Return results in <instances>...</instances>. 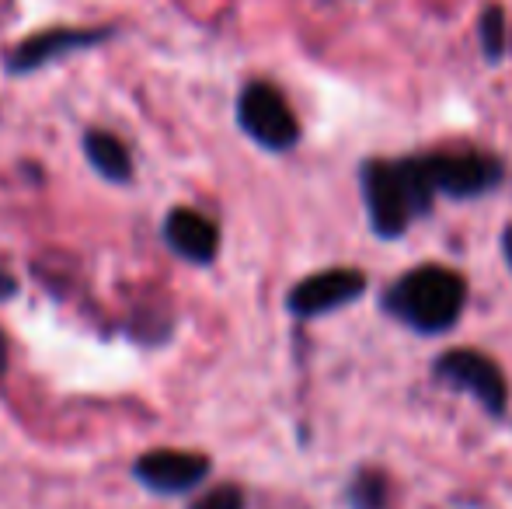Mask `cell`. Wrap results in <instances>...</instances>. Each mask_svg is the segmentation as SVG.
I'll return each mask as SVG.
<instances>
[{
	"instance_id": "obj_1",
	"label": "cell",
	"mask_w": 512,
	"mask_h": 509,
	"mask_svg": "<svg viewBox=\"0 0 512 509\" xmlns=\"http://www.w3.org/2000/svg\"><path fill=\"white\" fill-rule=\"evenodd\" d=\"M359 199L373 238L401 241L439 203L425 150L359 161Z\"/></svg>"
},
{
	"instance_id": "obj_2",
	"label": "cell",
	"mask_w": 512,
	"mask_h": 509,
	"mask_svg": "<svg viewBox=\"0 0 512 509\" xmlns=\"http://www.w3.org/2000/svg\"><path fill=\"white\" fill-rule=\"evenodd\" d=\"M467 300H471V286L464 272L425 262L394 276L380 290V311L418 339H436L460 325Z\"/></svg>"
},
{
	"instance_id": "obj_3",
	"label": "cell",
	"mask_w": 512,
	"mask_h": 509,
	"mask_svg": "<svg viewBox=\"0 0 512 509\" xmlns=\"http://www.w3.org/2000/svg\"><path fill=\"white\" fill-rule=\"evenodd\" d=\"M432 381H439L450 391H460L488 415V419H506L512 405L509 377L488 353L471 346H453L432 360Z\"/></svg>"
},
{
	"instance_id": "obj_4",
	"label": "cell",
	"mask_w": 512,
	"mask_h": 509,
	"mask_svg": "<svg viewBox=\"0 0 512 509\" xmlns=\"http://www.w3.org/2000/svg\"><path fill=\"white\" fill-rule=\"evenodd\" d=\"M425 157H429L439 199H453V203H474V199L492 196L509 178L506 161L485 147H436L425 150Z\"/></svg>"
},
{
	"instance_id": "obj_5",
	"label": "cell",
	"mask_w": 512,
	"mask_h": 509,
	"mask_svg": "<svg viewBox=\"0 0 512 509\" xmlns=\"http://www.w3.org/2000/svg\"><path fill=\"white\" fill-rule=\"evenodd\" d=\"M234 116L241 133L269 154H286L300 143V119L286 95L269 81H248L237 95Z\"/></svg>"
},
{
	"instance_id": "obj_6",
	"label": "cell",
	"mask_w": 512,
	"mask_h": 509,
	"mask_svg": "<svg viewBox=\"0 0 512 509\" xmlns=\"http://www.w3.org/2000/svg\"><path fill=\"white\" fill-rule=\"evenodd\" d=\"M370 293V276L356 265H331L297 279L286 293V311L297 321H317L359 304Z\"/></svg>"
},
{
	"instance_id": "obj_7",
	"label": "cell",
	"mask_w": 512,
	"mask_h": 509,
	"mask_svg": "<svg viewBox=\"0 0 512 509\" xmlns=\"http://www.w3.org/2000/svg\"><path fill=\"white\" fill-rule=\"evenodd\" d=\"M209 471H213V461L206 454L175 447L147 450L133 461V478L157 496H185L206 482Z\"/></svg>"
},
{
	"instance_id": "obj_8",
	"label": "cell",
	"mask_w": 512,
	"mask_h": 509,
	"mask_svg": "<svg viewBox=\"0 0 512 509\" xmlns=\"http://www.w3.org/2000/svg\"><path fill=\"white\" fill-rule=\"evenodd\" d=\"M105 39H112V28H46V32H35L25 42H18L4 56V67L7 74H32L74 49H91Z\"/></svg>"
},
{
	"instance_id": "obj_9",
	"label": "cell",
	"mask_w": 512,
	"mask_h": 509,
	"mask_svg": "<svg viewBox=\"0 0 512 509\" xmlns=\"http://www.w3.org/2000/svg\"><path fill=\"white\" fill-rule=\"evenodd\" d=\"M164 241L178 258L192 265H213L216 252H220V227L199 210L178 206L164 217Z\"/></svg>"
},
{
	"instance_id": "obj_10",
	"label": "cell",
	"mask_w": 512,
	"mask_h": 509,
	"mask_svg": "<svg viewBox=\"0 0 512 509\" xmlns=\"http://www.w3.org/2000/svg\"><path fill=\"white\" fill-rule=\"evenodd\" d=\"M84 157H88V164L105 182H133V157H129L126 143L115 133H108V129H88L84 133Z\"/></svg>"
},
{
	"instance_id": "obj_11",
	"label": "cell",
	"mask_w": 512,
	"mask_h": 509,
	"mask_svg": "<svg viewBox=\"0 0 512 509\" xmlns=\"http://www.w3.org/2000/svg\"><path fill=\"white\" fill-rule=\"evenodd\" d=\"M391 478L380 468H359L345 485L349 509H391Z\"/></svg>"
},
{
	"instance_id": "obj_12",
	"label": "cell",
	"mask_w": 512,
	"mask_h": 509,
	"mask_svg": "<svg viewBox=\"0 0 512 509\" xmlns=\"http://www.w3.org/2000/svg\"><path fill=\"white\" fill-rule=\"evenodd\" d=\"M478 49L492 67L509 56V14L502 4H485L478 14Z\"/></svg>"
},
{
	"instance_id": "obj_13",
	"label": "cell",
	"mask_w": 512,
	"mask_h": 509,
	"mask_svg": "<svg viewBox=\"0 0 512 509\" xmlns=\"http://www.w3.org/2000/svg\"><path fill=\"white\" fill-rule=\"evenodd\" d=\"M189 509H244V492L237 485H216L206 496H199Z\"/></svg>"
},
{
	"instance_id": "obj_14",
	"label": "cell",
	"mask_w": 512,
	"mask_h": 509,
	"mask_svg": "<svg viewBox=\"0 0 512 509\" xmlns=\"http://www.w3.org/2000/svg\"><path fill=\"white\" fill-rule=\"evenodd\" d=\"M499 255H502V262H506V269L512 272V224L502 227V234H499Z\"/></svg>"
},
{
	"instance_id": "obj_15",
	"label": "cell",
	"mask_w": 512,
	"mask_h": 509,
	"mask_svg": "<svg viewBox=\"0 0 512 509\" xmlns=\"http://www.w3.org/2000/svg\"><path fill=\"white\" fill-rule=\"evenodd\" d=\"M14 293H18V283H14V276L0 272V300H11Z\"/></svg>"
},
{
	"instance_id": "obj_16",
	"label": "cell",
	"mask_w": 512,
	"mask_h": 509,
	"mask_svg": "<svg viewBox=\"0 0 512 509\" xmlns=\"http://www.w3.org/2000/svg\"><path fill=\"white\" fill-rule=\"evenodd\" d=\"M4 370H7V339L0 332V377H4Z\"/></svg>"
}]
</instances>
